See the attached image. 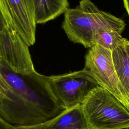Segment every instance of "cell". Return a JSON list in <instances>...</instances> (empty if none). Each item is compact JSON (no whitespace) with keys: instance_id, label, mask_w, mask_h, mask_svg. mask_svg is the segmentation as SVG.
Segmentation results:
<instances>
[{"instance_id":"cell-1","label":"cell","mask_w":129,"mask_h":129,"mask_svg":"<svg viewBox=\"0 0 129 129\" xmlns=\"http://www.w3.org/2000/svg\"><path fill=\"white\" fill-rule=\"evenodd\" d=\"M0 72L12 90L7 99L0 100V116L11 125L40 124L66 109L53 94L48 77L36 71L17 74L1 61Z\"/></svg>"},{"instance_id":"cell-2","label":"cell","mask_w":129,"mask_h":129,"mask_svg":"<svg viewBox=\"0 0 129 129\" xmlns=\"http://www.w3.org/2000/svg\"><path fill=\"white\" fill-rule=\"evenodd\" d=\"M62 28L71 41L85 48L94 45L93 38L105 31H123V20L99 9L90 0H82L75 8L68 9L64 13Z\"/></svg>"},{"instance_id":"cell-3","label":"cell","mask_w":129,"mask_h":129,"mask_svg":"<svg viewBox=\"0 0 129 129\" xmlns=\"http://www.w3.org/2000/svg\"><path fill=\"white\" fill-rule=\"evenodd\" d=\"M81 107L89 129L129 128V110L101 86L89 93Z\"/></svg>"},{"instance_id":"cell-4","label":"cell","mask_w":129,"mask_h":129,"mask_svg":"<svg viewBox=\"0 0 129 129\" xmlns=\"http://www.w3.org/2000/svg\"><path fill=\"white\" fill-rule=\"evenodd\" d=\"M112 52L94 44L85 55L84 69L90 74L99 86L109 91L129 110V100L117 76Z\"/></svg>"},{"instance_id":"cell-5","label":"cell","mask_w":129,"mask_h":129,"mask_svg":"<svg viewBox=\"0 0 129 129\" xmlns=\"http://www.w3.org/2000/svg\"><path fill=\"white\" fill-rule=\"evenodd\" d=\"M48 82L53 94L65 109L81 104L89 93L99 86L95 79L84 69L49 76Z\"/></svg>"},{"instance_id":"cell-6","label":"cell","mask_w":129,"mask_h":129,"mask_svg":"<svg viewBox=\"0 0 129 129\" xmlns=\"http://www.w3.org/2000/svg\"><path fill=\"white\" fill-rule=\"evenodd\" d=\"M0 61L17 74L26 75L35 71L29 46L7 23L0 31Z\"/></svg>"},{"instance_id":"cell-7","label":"cell","mask_w":129,"mask_h":129,"mask_svg":"<svg viewBox=\"0 0 129 129\" xmlns=\"http://www.w3.org/2000/svg\"><path fill=\"white\" fill-rule=\"evenodd\" d=\"M0 11L6 23L28 46L33 45L37 24L33 0H0Z\"/></svg>"},{"instance_id":"cell-8","label":"cell","mask_w":129,"mask_h":129,"mask_svg":"<svg viewBox=\"0 0 129 129\" xmlns=\"http://www.w3.org/2000/svg\"><path fill=\"white\" fill-rule=\"evenodd\" d=\"M37 126L39 129H89L81 104L66 109L56 117Z\"/></svg>"},{"instance_id":"cell-9","label":"cell","mask_w":129,"mask_h":129,"mask_svg":"<svg viewBox=\"0 0 129 129\" xmlns=\"http://www.w3.org/2000/svg\"><path fill=\"white\" fill-rule=\"evenodd\" d=\"M36 24H44L64 13L69 9L68 0H33Z\"/></svg>"},{"instance_id":"cell-10","label":"cell","mask_w":129,"mask_h":129,"mask_svg":"<svg viewBox=\"0 0 129 129\" xmlns=\"http://www.w3.org/2000/svg\"><path fill=\"white\" fill-rule=\"evenodd\" d=\"M116 73L129 100V58L124 46L112 52Z\"/></svg>"},{"instance_id":"cell-11","label":"cell","mask_w":129,"mask_h":129,"mask_svg":"<svg viewBox=\"0 0 129 129\" xmlns=\"http://www.w3.org/2000/svg\"><path fill=\"white\" fill-rule=\"evenodd\" d=\"M127 40L122 37L120 33L112 30L97 33L93 38L94 45H98L112 51L120 46H124Z\"/></svg>"},{"instance_id":"cell-12","label":"cell","mask_w":129,"mask_h":129,"mask_svg":"<svg viewBox=\"0 0 129 129\" xmlns=\"http://www.w3.org/2000/svg\"><path fill=\"white\" fill-rule=\"evenodd\" d=\"M12 92V90L11 87L0 72V100L7 99Z\"/></svg>"},{"instance_id":"cell-13","label":"cell","mask_w":129,"mask_h":129,"mask_svg":"<svg viewBox=\"0 0 129 129\" xmlns=\"http://www.w3.org/2000/svg\"><path fill=\"white\" fill-rule=\"evenodd\" d=\"M15 126L11 125L0 116V129H15Z\"/></svg>"},{"instance_id":"cell-14","label":"cell","mask_w":129,"mask_h":129,"mask_svg":"<svg viewBox=\"0 0 129 129\" xmlns=\"http://www.w3.org/2000/svg\"><path fill=\"white\" fill-rule=\"evenodd\" d=\"M15 129H39L37 125L29 126H15Z\"/></svg>"},{"instance_id":"cell-15","label":"cell","mask_w":129,"mask_h":129,"mask_svg":"<svg viewBox=\"0 0 129 129\" xmlns=\"http://www.w3.org/2000/svg\"><path fill=\"white\" fill-rule=\"evenodd\" d=\"M6 21L3 17V16L0 11V31L2 29L6 24Z\"/></svg>"},{"instance_id":"cell-16","label":"cell","mask_w":129,"mask_h":129,"mask_svg":"<svg viewBox=\"0 0 129 129\" xmlns=\"http://www.w3.org/2000/svg\"><path fill=\"white\" fill-rule=\"evenodd\" d=\"M124 6L129 16V0H123Z\"/></svg>"},{"instance_id":"cell-17","label":"cell","mask_w":129,"mask_h":129,"mask_svg":"<svg viewBox=\"0 0 129 129\" xmlns=\"http://www.w3.org/2000/svg\"><path fill=\"white\" fill-rule=\"evenodd\" d=\"M124 47L125 48V49L126 50V52L129 58V40H127L126 43L124 45Z\"/></svg>"}]
</instances>
